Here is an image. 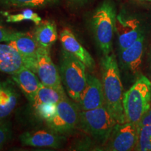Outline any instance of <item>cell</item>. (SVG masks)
Listing matches in <instances>:
<instances>
[{"instance_id":"cell-1","label":"cell","mask_w":151,"mask_h":151,"mask_svg":"<svg viewBox=\"0 0 151 151\" xmlns=\"http://www.w3.org/2000/svg\"><path fill=\"white\" fill-rule=\"evenodd\" d=\"M101 65L105 106L117 123H124L126 120L122 104L123 88L116 57L113 54L104 55Z\"/></svg>"},{"instance_id":"cell-2","label":"cell","mask_w":151,"mask_h":151,"mask_svg":"<svg viewBox=\"0 0 151 151\" xmlns=\"http://www.w3.org/2000/svg\"><path fill=\"white\" fill-rule=\"evenodd\" d=\"M126 122L137 123L151 108V81L144 76L137 78L122 98Z\"/></svg>"},{"instance_id":"cell-3","label":"cell","mask_w":151,"mask_h":151,"mask_svg":"<svg viewBox=\"0 0 151 151\" xmlns=\"http://www.w3.org/2000/svg\"><path fill=\"white\" fill-rule=\"evenodd\" d=\"M86 67L83 62L62 50L60 59V76L69 97L78 103L87 83Z\"/></svg>"},{"instance_id":"cell-4","label":"cell","mask_w":151,"mask_h":151,"mask_svg":"<svg viewBox=\"0 0 151 151\" xmlns=\"http://www.w3.org/2000/svg\"><path fill=\"white\" fill-rule=\"evenodd\" d=\"M115 120L106 106L88 111H81L78 127L101 143L108 140L116 124Z\"/></svg>"},{"instance_id":"cell-5","label":"cell","mask_w":151,"mask_h":151,"mask_svg":"<svg viewBox=\"0 0 151 151\" xmlns=\"http://www.w3.org/2000/svg\"><path fill=\"white\" fill-rule=\"evenodd\" d=\"M116 19L114 7L109 1H104L92 16L94 39L104 55L110 54L112 50Z\"/></svg>"},{"instance_id":"cell-6","label":"cell","mask_w":151,"mask_h":151,"mask_svg":"<svg viewBox=\"0 0 151 151\" xmlns=\"http://www.w3.org/2000/svg\"><path fill=\"white\" fill-rule=\"evenodd\" d=\"M80 111L78 104L66 97L57 104L55 114L46 122L47 125L61 135L70 134L78 127Z\"/></svg>"},{"instance_id":"cell-7","label":"cell","mask_w":151,"mask_h":151,"mask_svg":"<svg viewBox=\"0 0 151 151\" xmlns=\"http://www.w3.org/2000/svg\"><path fill=\"white\" fill-rule=\"evenodd\" d=\"M139 137L137 123L126 122L117 123L104 143V150L129 151L134 150Z\"/></svg>"},{"instance_id":"cell-8","label":"cell","mask_w":151,"mask_h":151,"mask_svg":"<svg viewBox=\"0 0 151 151\" xmlns=\"http://www.w3.org/2000/svg\"><path fill=\"white\" fill-rule=\"evenodd\" d=\"M9 44L18 50L22 57L23 65L37 74V56L39 46L34 32H14Z\"/></svg>"},{"instance_id":"cell-9","label":"cell","mask_w":151,"mask_h":151,"mask_svg":"<svg viewBox=\"0 0 151 151\" xmlns=\"http://www.w3.org/2000/svg\"><path fill=\"white\" fill-rule=\"evenodd\" d=\"M37 74L44 86L65 90L58 68L50 58V51L42 48H40L38 52Z\"/></svg>"},{"instance_id":"cell-10","label":"cell","mask_w":151,"mask_h":151,"mask_svg":"<svg viewBox=\"0 0 151 151\" xmlns=\"http://www.w3.org/2000/svg\"><path fill=\"white\" fill-rule=\"evenodd\" d=\"M77 104L81 111L92 110L105 105L102 83L99 78L88 74L86 86Z\"/></svg>"},{"instance_id":"cell-11","label":"cell","mask_w":151,"mask_h":151,"mask_svg":"<svg viewBox=\"0 0 151 151\" xmlns=\"http://www.w3.org/2000/svg\"><path fill=\"white\" fill-rule=\"evenodd\" d=\"M61 134L53 131L36 130L26 132L20 136V141L24 146L36 148H58L63 143L64 139Z\"/></svg>"},{"instance_id":"cell-12","label":"cell","mask_w":151,"mask_h":151,"mask_svg":"<svg viewBox=\"0 0 151 151\" xmlns=\"http://www.w3.org/2000/svg\"><path fill=\"white\" fill-rule=\"evenodd\" d=\"M60 40L62 48L76 58L84 64L86 68L93 69L95 62L89 52L81 45L76 36L69 28H65L60 35Z\"/></svg>"},{"instance_id":"cell-13","label":"cell","mask_w":151,"mask_h":151,"mask_svg":"<svg viewBox=\"0 0 151 151\" xmlns=\"http://www.w3.org/2000/svg\"><path fill=\"white\" fill-rule=\"evenodd\" d=\"M115 31L118 35L120 50L131 46L141 37L140 22L136 18H124L118 16L116 19Z\"/></svg>"},{"instance_id":"cell-14","label":"cell","mask_w":151,"mask_h":151,"mask_svg":"<svg viewBox=\"0 0 151 151\" xmlns=\"http://www.w3.org/2000/svg\"><path fill=\"white\" fill-rule=\"evenodd\" d=\"M11 78L20 88L27 99L31 103L32 102L41 84V81L36 73L22 66L17 72L11 75Z\"/></svg>"},{"instance_id":"cell-15","label":"cell","mask_w":151,"mask_h":151,"mask_svg":"<svg viewBox=\"0 0 151 151\" xmlns=\"http://www.w3.org/2000/svg\"><path fill=\"white\" fill-rule=\"evenodd\" d=\"M23 65L22 57L12 46L0 43V72L14 74Z\"/></svg>"},{"instance_id":"cell-16","label":"cell","mask_w":151,"mask_h":151,"mask_svg":"<svg viewBox=\"0 0 151 151\" xmlns=\"http://www.w3.org/2000/svg\"><path fill=\"white\" fill-rule=\"evenodd\" d=\"M143 40V37L141 36L131 46L121 50L120 58L122 64L134 73L139 71L142 63Z\"/></svg>"},{"instance_id":"cell-17","label":"cell","mask_w":151,"mask_h":151,"mask_svg":"<svg viewBox=\"0 0 151 151\" xmlns=\"http://www.w3.org/2000/svg\"><path fill=\"white\" fill-rule=\"evenodd\" d=\"M18 94L10 81L0 80V120L8 117L16 108Z\"/></svg>"},{"instance_id":"cell-18","label":"cell","mask_w":151,"mask_h":151,"mask_svg":"<svg viewBox=\"0 0 151 151\" xmlns=\"http://www.w3.org/2000/svg\"><path fill=\"white\" fill-rule=\"evenodd\" d=\"M34 35L39 46L49 51L58 38L56 24L52 20L41 21L37 25Z\"/></svg>"},{"instance_id":"cell-19","label":"cell","mask_w":151,"mask_h":151,"mask_svg":"<svg viewBox=\"0 0 151 151\" xmlns=\"http://www.w3.org/2000/svg\"><path fill=\"white\" fill-rule=\"evenodd\" d=\"M66 97H67L65 90H60L46 86L41 83L32 104L34 108L38 105L46 103H53L57 104Z\"/></svg>"},{"instance_id":"cell-20","label":"cell","mask_w":151,"mask_h":151,"mask_svg":"<svg viewBox=\"0 0 151 151\" xmlns=\"http://www.w3.org/2000/svg\"><path fill=\"white\" fill-rule=\"evenodd\" d=\"M58 0H0V5L6 7L41 8L55 3Z\"/></svg>"},{"instance_id":"cell-21","label":"cell","mask_w":151,"mask_h":151,"mask_svg":"<svg viewBox=\"0 0 151 151\" xmlns=\"http://www.w3.org/2000/svg\"><path fill=\"white\" fill-rule=\"evenodd\" d=\"M3 14L6 16V22H19L24 20H30L37 25L42 21L41 17L30 9H26L17 14H9L7 13H4Z\"/></svg>"},{"instance_id":"cell-22","label":"cell","mask_w":151,"mask_h":151,"mask_svg":"<svg viewBox=\"0 0 151 151\" xmlns=\"http://www.w3.org/2000/svg\"><path fill=\"white\" fill-rule=\"evenodd\" d=\"M151 142V126H146L139 129L137 144L134 150L150 151Z\"/></svg>"},{"instance_id":"cell-23","label":"cell","mask_w":151,"mask_h":151,"mask_svg":"<svg viewBox=\"0 0 151 151\" xmlns=\"http://www.w3.org/2000/svg\"><path fill=\"white\" fill-rule=\"evenodd\" d=\"M35 110L37 116L46 122L50 120L55 114L57 104L53 103L42 104L35 107Z\"/></svg>"},{"instance_id":"cell-24","label":"cell","mask_w":151,"mask_h":151,"mask_svg":"<svg viewBox=\"0 0 151 151\" xmlns=\"http://www.w3.org/2000/svg\"><path fill=\"white\" fill-rule=\"evenodd\" d=\"M11 137V129L9 122L0 120V148Z\"/></svg>"},{"instance_id":"cell-25","label":"cell","mask_w":151,"mask_h":151,"mask_svg":"<svg viewBox=\"0 0 151 151\" xmlns=\"http://www.w3.org/2000/svg\"><path fill=\"white\" fill-rule=\"evenodd\" d=\"M14 32L6 27L3 20L0 18V42H10Z\"/></svg>"},{"instance_id":"cell-26","label":"cell","mask_w":151,"mask_h":151,"mask_svg":"<svg viewBox=\"0 0 151 151\" xmlns=\"http://www.w3.org/2000/svg\"><path fill=\"white\" fill-rule=\"evenodd\" d=\"M137 125L139 129L146 126H151V108L143 114L139 121L137 122Z\"/></svg>"},{"instance_id":"cell-27","label":"cell","mask_w":151,"mask_h":151,"mask_svg":"<svg viewBox=\"0 0 151 151\" xmlns=\"http://www.w3.org/2000/svg\"><path fill=\"white\" fill-rule=\"evenodd\" d=\"M75 1H82V0H75Z\"/></svg>"},{"instance_id":"cell-28","label":"cell","mask_w":151,"mask_h":151,"mask_svg":"<svg viewBox=\"0 0 151 151\" xmlns=\"http://www.w3.org/2000/svg\"><path fill=\"white\" fill-rule=\"evenodd\" d=\"M150 151H151V142H150Z\"/></svg>"},{"instance_id":"cell-29","label":"cell","mask_w":151,"mask_h":151,"mask_svg":"<svg viewBox=\"0 0 151 151\" xmlns=\"http://www.w3.org/2000/svg\"><path fill=\"white\" fill-rule=\"evenodd\" d=\"M148 1H151V0H148Z\"/></svg>"}]
</instances>
